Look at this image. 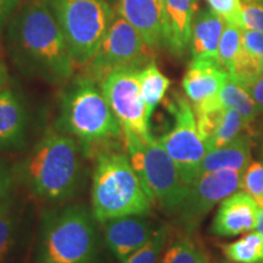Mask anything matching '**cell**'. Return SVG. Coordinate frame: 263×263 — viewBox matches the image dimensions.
Returning <instances> with one entry per match:
<instances>
[{
	"label": "cell",
	"instance_id": "obj_7",
	"mask_svg": "<svg viewBox=\"0 0 263 263\" xmlns=\"http://www.w3.org/2000/svg\"><path fill=\"white\" fill-rule=\"evenodd\" d=\"M67 45L76 67H84L97 54L116 15L107 0H44Z\"/></svg>",
	"mask_w": 263,
	"mask_h": 263
},
{
	"label": "cell",
	"instance_id": "obj_1",
	"mask_svg": "<svg viewBox=\"0 0 263 263\" xmlns=\"http://www.w3.org/2000/svg\"><path fill=\"white\" fill-rule=\"evenodd\" d=\"M6 49L12 64L27 77L60 84L73 76L76 66L44 0L18 6L6 26Z\"/></svg>",
	"mask_w": 263,
	"mask_h": 263
},
{
	"label": "cell",
	"instance_id": "obj_28",
	"mask_svg": "<svg viewBox=\"0 0 263 263\" xmlns=\"http://www.w3.org/2000/svg\"><path fill=\"white\" fill-rule=\"evenodd\" d=\"M210 9L224 20L226 24L245 28L241 0H206Z\"/></svg>",
	"mask_w": 263,
	"mask_h": 263
},
{
	"label": "cell",
	"instance_id": "obj_29",
	"mask_svg": "<svg viewBox=\"0 0 263 263\" xmlns=\"http://www.w3.org/2000/svg\"><path fill=\"white\" fill-rule=\"evenodd\" d=\"M240 186L254 196L256 201H263V161H256L249 164L242 174Z\"/></svg>",
	"mask_w": 263,
	"mask_h": 263
},
{
	"label": "cell",
	"instance_id": "obj_12",
	"mask_svg": "<svg viewBox=\"0 0 263 263\" xmlns=\"http://www.w3.org/2000/svg\"><path fill=\"white\" fill-rule=\"evenodd\" d=\"M228 76L219 62L192 60L182 85L195 112L222 107L218 103V94Z\"/></svg>",
	"mask_w": 263,
	"mask_h": 263
},
{
	"label": "cell",
	"instance_id": "obj_37",
	"mask_svg": "<svg viewBox=\"0 0 263 263\" xmlns=\"http://www.w3.org/2000/svg\"><path fill=\"white\" fill-rule=\"evenodd\" d=\"M261 74H263V62H262V73Z\"/></svg>",
	"mask_w": 263,
	"mask_h": 263
},
{
	"label": "cell",
	"instance_id": "obj_38",
	"mask_svg": "<svg viewBox=\"0 0 263 263\" xmlns=\"http://www.w3.org/2000/svg\"><path fill=\"white\" fill-rule=\"evenodd\" d=\"M262 149H263V146H262Z\"/></svg>",
	"mask_w": 263,
	"mask_h": 263
},
{
	"label": "cell",
	"instance_id": "obj_35",
	"mask_svg": "<svg viewBox=\"0 0 263 263\" xmlns=\"http://www.w3.org/2000/svg\"><path fill=\"white\" fill-rule=\"evenodd\" d=\"M257 203H258V217H257V224H256L255 229L263 239V201H257Z\"/></svg>",
	"mask_w": 263,
	"mask_h": 263
},
{
	"label": "cell",
	"instance_id": "obj_21",
	"mask_svg": "<svg viewBox=\"0 0 263 263\" xmlns=\"http://www.w3.org/2000/svg\"><path fill=\"white\" fill-rule=\"evenodd\" d=\"M218 103L222 107H230L238 110L249 126L259 115L257 105L246 90V88L232 76H228L224 85L218 94Z\"/></svg>",
	"mask_w": 263,
	"mask_h": 263
},
{
	"label": "cell",
	"instance_id": "obj_8",
	"mask_svg": "<svg viewBox=\"0 0 263 263\" xmlns=\"http://www.w3.org/2000/svg\"><path fill=\"white\" fill-rule=\"evenodd\" d=\"M151 49L141 34L126 18L116 14L97 54L87 66L85 77L99 83L107 73L118 68H143L153 59Z\"/></svg>",
	"mask_w": 263,
	"mask_h": 263
},
{
	"label": "cell",
	"instance_id": "obj_32",
	"mask_svg": "<svg viewBox=\"0 0 263 263\" xmlns=\"http://www.w3.org/2000/svg\"><path fill=\"white\" fill-rule=\"evenodd\" d=\"M18 6L20 0H0V32L8 26Z\"/></svg>",
	"mask_w": 263,
	"mask_h": 263
},
{
	"label": "cell",
	"instance_id": "obj_20",
	"mask_svg": "<svg viewBox=\"0 0 263 263\" xmlns=\"http://www.w3.org/2000/svg\"><path fill=\"white\" fill-rule=\"evenodd\" d=\"M138 77H139L141 97L144 99L147 115L151 120L154 111L166 97L171 81L160 71L155 60H151L143 68H140Z\"/></svg>",
	"mask_w": 263,
	"mask_h": 263
},
{
	"label": "cell",
	"instance_id": "obj_4",
	"mask_svg": "<svg viewBox=\"0 0 263 263\" xmlns=\"http://www.w3.org/2000/svg\"><path fill=\"white\" fill-rule=\"evenodd\" d=\"M97 222L91 210L81 203L45 212L33 263H95Z\"/></svg>",
	"mask_w": 263,
	"mask_h": 263
},
{
	"label": "cell",
	"instance_id": "obj_24",
	"mask_svg": "<svg viewBox=\"0 0 263 263\" xmlns=\"http://www.w3.org/2000/svg\"><path fill=\"white\" fill-rule=\"evenodd\" d=\"M223 254L233 263H263V239L257 232L223 245Z\"/></svg>",
	"mask_w": 263,
	"mask_h": 263
},
{
	"label": "cell",
	"instance_id": "obj_6",
	"mask_svg": "<svg viewBox=\"0 0 263 263\" xmlns=\"http://www.w3.org/2000/svg\"><path fill=\"white\" fill-rule=\"evenodd\" d=\"M123 138L132 166L151 201L159 203L171 215H178L188 195L189 185L182 179L159 139L154 137L143 139L124 130Z\"/></svg>",
	"mask_w": 263,
	"mask_h": 263
},
{
	"label": "cell",
	"instance_id": "obj_5",
	"mask_svg": "<svg viewBox=\"0 0 263 263\" xmlns=\"http://www.w3.org/2000/svg\"><path fill=\"white\" fill-rule=\"evenodd\" d=\"M153 201L127 154L104 150L97 155L91 184V212L99 223L116 217L150 215Z\"/></svg>",
	"mask_w": 263,
	"mask_h": 263
},
{
	"label": "cell",
	"instance_id": "obj_13",
	"mask_svg": "<svg viewBox=\"0 0 263 263\" xmlns=\"http://www.w3.org/2000/svg\"><path fill=\"white\" fill-rule=\"evenodd\" d=\"M100 224L106 248L120 262L146 244L157 229L149 215L116 217Z\"/></svg>",
	"mask_w": 263,
	"mask_h": 263
},
{
	"label": "cell",
	"instance_id": "obj_27",
	"mask_svg": "<svg viewBox=\"0 0 263 263\" xmlns=\"http://www.w3.org/2000/svg\"><path fill=\"white\" fill-rule=\"evenodd\" d=\"M241 32L242 28L229 24H226V27L223 29L218 47V61L228 73L232 70L233 62L240 50Z\"/></svg>",
	"mask_w": 263,
	"mask_h": 263
},
{
	"label": "cell",
	"instance_id": "obj_11",
	"mask_svg": "<svg viewBox=\"0 0 263 263\" xmlns=\"http://www.w3.org/2000/svg\"><path fill=\"white\" fill-rule=\"evenodd\" d=\"M244 172L219 170L203 173L189 185V192L178 216L186 228L192 229L226 197L234 194L241 185Z\"/></svg>",
	"mask_w": 263,
	"mask_h": 263
},
{
	"label": "cell",
	"instance_id": "obj_15",
	"mask_svg": "<svg viewBox=\"0 0 263 263\" xmlns=\"http://www.w3.org/2000/svg\"><path fill=\"white\" fill-rule=\"evenodd\" d=\"M258 203L248 192H238L219 202L211 224L212 234L217 236L240 235L254 230L257 224Z\"/></svg>",
	"mask_w": 263,
	"mask_h": 263
},
{
	"label": "cell",
	"instance_id": "obj_36",
	"mask_svg": "<svg viewBox=\"0 0 263 263\" xmlns=\"http://www.w3.org/2000/svg\"><path fill=\"white\" fill-rule=\"evenodd\" d=\"M252 2H257L259 4H263V0H252Z\"/></svg>",
	"mask_w": 263,
	"mask_h": 263
},
{
	"label": "cell",
	"instance_id": "obj_30",
	"mask_svg": "<svg viewBox=\"0 0 263 263\" xmlns=\"http://www.w3.org/2000/svg\"><path fill=\"white\" fill-rule=\"evenodd\" d=\"M245 28L263 33V4L252 0H242Z\"/></svg>",
	"mask_w": 263,
	"mask_h": 263
},
{
	"label": "cell",
	"instance_id": "obj_33",
	"mask_svg": "<svg viewBox=\"0 0 263 263\" xmlns=\"http://www.w3.org/2000/svg\"><path fill=\"white\" fill-rule=\"evenodd\" d=\"M244 87L249 91V94L251 95V98L254 99L256 105H257L259 114H263V74L256 78L255 81L245 84Z\"/></svg>",
	"mask_w": 263,
	"mask_h": 263
},
{
	"label": "cell",
	"instance_id": "obj_3",
	"mask_svg": "<svg viewBox=\"0 0 263 263\" xmlns=\"http://www.w3.org/2000/svg\"><path fill=\"white\" fill-rule=\"evenodd\" d=\"M81 76L61 97L59 129L77 139L85 154H93L123 137V128L107 104L100 87Z\"/></svg>",
	"mask_w": 263,
	"mask_h": 263
},
{
	"label": "cell",
	"instance_id": "obj_9",
	"mask_svg": "<svg viewBox=\"0 0 263 263\" xmlns=\"http://www.w3.org/2000/svg\"><path fill=\"white\" fill-rule=\"evenodd\" d=\"M174 123L159 141L176 164L188 185L200 177V166L207 153L205 141L197 130L196 116L188 99L176 94L168 103Z\"/></svg>",
	"mask_w": 263,
	"mask_h": 263
},
{
	"label": "cell",
	"instance_id": "obj_18",
	"mask_svg": "<svg viewBox=\"0 0 263 263\" xmlns=\"http://www.w3.org/2000/svg\"><path fill=\"white\" fill-rule=\"evenodd\" d=\"M26 110L14 90L0 91V151L20 150L26 139Z\"/></svg>",
	"mask_w": 263,
	"mask_h": 263
},
{
	"label": "cell",
	"instance_id": "obj_26",
	"mask_svg": "<svg viewBox=\"0 0 263 263\" xmlns=\"http://www.w3.org/2000/svg\"><path fill=\"white\" fill-rule=\"evenodd\" d=\"M167 239L168 228L166 226L159 227L146 244L120 263H159L164 246L167 244Z\"/></svg>",
	"mask_w": 263,
	"mask_h": 263
},
{
	"label": "cell",
	"instance_id": "obj_22",
	"mask_svg": "<svg viewBox=\"0 0 263 263\" xmlns=\"http://www.w3.org/2000/svg\"><path fill=\"white\" fill-rule=\"evenodd\" d=\"M18 215L14 196L10 195L0 206V263H8L16 245Z\"/></svg>",
	"mask_w": 263,
	"mask_h": 263
},
{
	"label": "cell",
	"instance_id": "obj_10",
	"mask_svg": "<svg viewBox=\"0 0 263 263\" xmlns=\"http://www.w3.org/2000/svg\"><path fill=\"white\" fill-rule=\"evenodd\" d=\"M139 70L127 67L111 71L99 82V87L123 130L149 139L153 137L150 133V117L141 97L138 77Z\"/></svg>",
	"mask_w": 263,
	"mask_h": 263
},
{
	"label": "cell",
	"instance_id": "obj_17",
	"mask_svg": "<svg viewBox=\"0 0 263 263\" xmlns=\"http://www.w3.org/2000/svg\"><path fill=\"white\" fill-rule=\"evenodd\" d=\"M226 22L211 9L197 11L192 27L190 52L193 60L218 61V47Z\"/></svg>",
	"mask_w": 263,
	"mask_h": 263
},
{
	"label": "cell",
	"instance_id": "obj_2",
	"mask_svg": "<svg viewBox=\"0 0 263 263\" xmlns=\"http://www.w3.org/2000/svg\"><path fill=\"white\" fill-rule=\"evenodd\" d=\"M82 147L73 137L48 132L18 167V177L38 199L64 202L80 188Z\"/></svg>",
	"mask_w": 263,
	"mask_h": 263
},
{
	"label": "cell",
	"instance_id": "obj_16",
	"mask_svg": "<svg viewBox=\"0 0 263 263\" xmlns=\"http://www.w3.org/2000/svg\"><path fill=\"white\" fill-rule=\"evenodd\" d=\"M199 0H163L166 21V48L182 57L192 38V27Z\"/></svg>",
	"mask_w": 263,
	"mask_h": 263
},
{
	"label": "cell",
	"instance_id": "obj_14",
	"mask_svg": "<svg viewBox=\"0 0 263 263\" xmlns=\"http://www.w3.org/2000/svg\"><path fill=\"white\" fill-rule=\"evenodd\" d=\"M115 10L137 28L151 49L166 48L163 0H116Z\"/></svg>",
	"mask_w": 263,
	"mask_h": 263
},
{
	"label": "cell",
	"instance_id": "obj_25",
	"mask_svg": "<svg viewBox=\"0 0 263 263\" xmlns=\"http://www.w3.org/2000/svg\"><path fill=\"white\" fill-rule=\"evenodd\" d=\"M160 263H211V261L205 250L190 236H182L167 249Z\"/></svg>",
	"mask_w": 263,
	"mask_h": 263
},
{
	"label": "cell",
	"instance_id": "obj_34",
	"mask_svg": "<svg viewBox=\"0 0 263 263\" xmlns=\"http://www.w3.org/2000/svg\"><path fill=\"white\" fill-rule=\"evenodd\" d=\"M8 81H9L8 68H6L4 62L0 61V91L5 89L6 84H8Z\"/></svg>",
	"mask_w": 263,
	"mask_h": 263
},
{
	"label": "cell",
	"instance_id": "obj_23",
	"mask_svg": "<svg viewBox=\"0 0 263 263\" xmlns=\"http://www.w3.org/2000/svg\"><path fill=\"white\" fill-rule=\"evenodd\" d=\"M249 128L250 126L248 122L238 110L224 107L215 133H213L211 139L206 143L207 151L227 145L242 132L249 130Z\"/></svg>",
	"mask_w": 263,
	"mask_h": 263
},
{
	"label": "cell",
	"instance_id": "obj_31",
	"mask_svg": "<svg viewBox=\"0 0 263 263\" xmlns=\"http://www.w3.org/2000/svg\"><path fill=\"white\" fill-rule=\"evenodd\" d=\"M15 172L8 162L0 161V206L10 195H12Z\"/></svg>",
	"mask_w": 263,
	"mask_h": 263
},
{
	"label": "cell",
	"instance_id": "obj_19",
	"mask_svg": "<svg viewBox=\"0 0 263 263\" xmlns=\"http://www.w3.org/2000/svg\"><path fill=\"white\" fill-rule=\"evenodd\" d=\"M252 136L242 132L224 146L209 150L200 166V176L219 170H236L245 172L251 163Z\"/></svg>",
	"mask_w": 263,
	"mask_h": 263
}]
</instances>
